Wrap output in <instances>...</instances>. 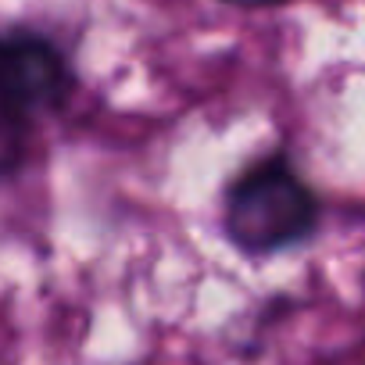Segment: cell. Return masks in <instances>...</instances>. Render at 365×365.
Masks as SVG:
<instances>
[{
  "label": "cell",
  "instance_id": "2",
  "mask_svg": "<svg viewBox=\"0 0 365 365\" xmlns=\"http://www.w3.org/2000/svg\"><path fill=\"white\" fill-rule=\"evenodd\" d=\"M76 86L65 54L40 33H0V111L36 118L58 111Z\"/></svg>",
  "mask_w": 365,
  "mask_h": 365
},
{
  "label": "cell",
  "instance_id": "4",
  "mask_svg": "<svg viewBox=\"0 0 365 365\" xmlns=\"http://www.w3.org/2000/svg\"><path fill=\"white\" fill-rule=\"evenodd\" d=\"M230 4H244V8H269V4H283V0H230Z\"/></svg>",
  "mask_w": 365,
  "mask_h": 365
},
{
  "label": "cell",
  "instance_id": "1",
  "mask_svg": "<svg viewBox=\"0 0 365 365\" xmlns=\"http://www.w3.org/2000/svg\"><path fill=\"white\" fill-rule=\"evenodd\" d=\"M319 230V197L276 154L255 161L226 190V237L244 255H276Z\"/></svg>",
  "mask_w": 365,
  "mask_h": 365
},
{
  "label": "cell",
  "instance_id": "3",
  "mask_svg": "<svg viewBox=\"0 0 365 365\" xmlns=\"http://www.w3.org/2000/svg\"><path fill=\"white\" fill-rule=\"evenodd\" d=\"M26 147H29V118L0 111V182L22 165Z\"/></svg>",
  "mask_w": 365,
  "mask_h": 365
}]
</instances>
